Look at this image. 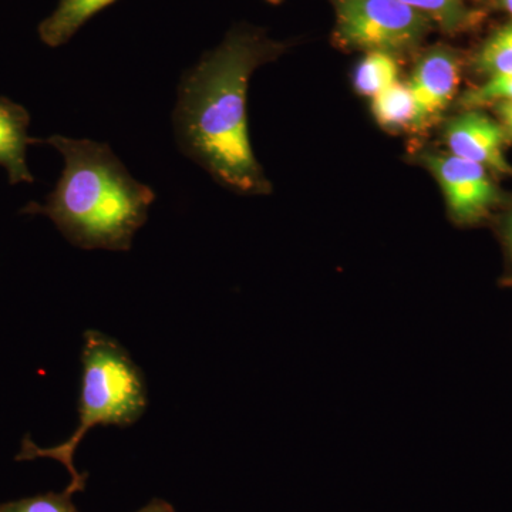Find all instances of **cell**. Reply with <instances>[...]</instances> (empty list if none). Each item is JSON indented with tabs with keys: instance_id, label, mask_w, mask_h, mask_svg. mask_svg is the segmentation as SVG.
<instances>
[{
	"instance_id": "1",
	"label": "cell",
	"mask_w": 512,
	"mask_h": 512,
	"mask_svg": "<svg viewBox=\"0 0 512 512\" xmlns=\"http://www.w3.org/2000/svg\"><path fill=\"white\" fill-rule=\"evenodd\" d=\"M285 49L261 29L237 26L185 72L178 87V147L217 183L241 194L271 191L249 140L247 94L252 73Z\"/></svg>"
},
{
	"instance_id": "2",
	"label": "cell",
	"mask_w": 512,
	"mask_h": 512,
	"mask_svg": "<svg viewBox=\"0 0 512 512\" xmlns=\"http://www.w3.org/2000/svg\"><path fill=\"white\" fill-rule=\"evenodd\" d=\"M42 143L62 154L63 173L45 204L29 202L23 214L45 215L74 247L130 251L156 192L131 177L107 144L60 134Z\"/></svg>"
},
{
	"instance_id": "3",
	"label": "cell",
	"mask_w": 512,
	"mask_h": 512,
	"mask_svg": "<svg viewBox=\"0 0 512 512\" xmlns=\"http://www.w3.org/2000/svg\"><path fill=\"white\" fill-rule=\"evenodd\" d=\"M83 380L79 400V427L56 447L42 448L26 436L16 460L46 457L69 470L70 494L83 491L87 474L74 468L73 456L87 431L96 426L128 427L140 420L148 406L143 372L116 339L99 330H86L82 352Z\"/></svg>"
},
{
	"instance_id": "4",
	"label": "cell",
	"mask_w": 512,
	"mask_h": 512,
	"mask_svg": "<svg viewBox=\"0 0 512 512\" xmlns=\"http://www.w3.org/2000/svg\"><path fill=\"white\" fill-rule=\"evenodd\" d=\"M333 8L336 42L366 53L413 52L434 26L400 0H333Z\"/></svg>"
},
{
	"instance_id": "5",
	"label": "cell",
	"mask_w": 512,
	"mask_h": 512,
	"mask_svg": "<svg viewBox=\"0 0 512 512\" xmlns=\"http://www.w3.org/2000/svg\"><path fill=\"white\" fill-rule=\"evenodd\" d=\"M423 163L439 181L454 220L471 224L483 220L503 201L487 168L453 154H424Z\"/></svg>"
},
{
	"instance_id": "6",
	"label": "cell",
	"mask_w": 512,
	"mask_h": 512,
	"mask_svg": "<svg viewBox=\"0 0 512 512\" xmlns=\"http://www.w3.org/2000/svg\"><path fill=\"white\" fill-rule=\"evenodd\" d=\"M460 79L461 63L454 50L437 46L420 57L409 83L416 104L414 128L423 130L439 119L456 96Z\"/></svg>"
},
{
	"instance_id": "7",
	"label": "cell",
	"mask_w": 512,
	"mask_h": 512,
	"mask_svg": "<svg viewBox=\"0 0 512 512\" xmlns=\"http://www.w3.org/2000/svg\"><path fill=\"white\" fill-rule=\"evenodd\" d=\"M444 137L453 156L473 161L497 173H512L504 154L508 138L504 127L480 110H467L448 121Z\"/></svg>"
},
{
	"instance_id": "8",
	"label": "cell",
	"mask_w": 512,
	"mask_h": 512,
	"mask_svg": "<svg viewBox=\"0 0 512 512\" xmlns=\"http://www.w3.org/2000/svg\"><path fill=\"white\" fill-rule=\"evenodd\" d=\"M29 126V111L22 104L0 96V165L12 185L35 183L26 158L30 144L42 140L29 137Z\"/></svg>"
},
{
	"instance_id": "9",
	"label": "cell",
	"mask_w": 512,
	"mask_h": 512,
	"mask_svg": "<svg viewBox=\"0 0 512 512\" xmlns=\"http://www.w3.org/2000/svg\"><path fill=\"white\" fill-rule=\"evenodd\" d=\"M114 2L116 0H59L55 10L37 28L40 40L53 49L66 45L90 19Z\"/></svg>"
},
{
	"instance_id": "10",
	"label": "cell",
	"mask_w": 512,
	"mask_h": 512,
	"mask_svg": "<svg viewBox=\"0 0 512 512\" xmlns=\"http://www.w3.org/2000/svg\"><path fill=\"white\" fill-rule=\"evenodd\" d=\"M373 114L380 126L389 130L413 127L416 117L412 90L409 84L394 83L373 97Z\"/></svg>"
},
{
	"instance_id": "11",
	"label": "cell",
	"mask_w": 512,
	"mask_h": 512,
	"mask_svg": "<svg viewBox=\"0 0 512 512\" xmlns=\"http://www.w3.org/2000/svg\"><path fill=\"white\" fill-rule=\"evenodd\" d=\"M399 82V64L396 57L383 52H370L360 60L353 84L360 94L375 97L387 87Z\"/></svg>"
},
{
	"instance_id": "12",
	"label": "cell",
	"mask_w": 512,
	"mask_h": 512,
	"mask_svg": "<svg viewBox=\"0 0 512 512\" xmlns=\"http://www.w3.org/2000/svg\"><path fill=\"white\" fill-rule=\"evenodd\" d=\"M400 2L426 16L443 32H461L474 22V12L468 8L467 0H400Z\"/></svg>"
},
{
	"instance_id": "13",
	"label": "cell",
	"mask_w": 512,
	"mask_h": 512,
	"mask_svg": "<svg viewBox=\"0 0 512 512\" xmlns=\"http://www.w3.org/2000/svg\"><path fill=\"white\" fill-rule=\"evenodd\" d=\"M477 72L491 77L512 74V22L501 26L488 36L474 57Z\"/></svg>"
},
{
	"instance_id": "14",
	"label": "cell",
	"mask_w": 512,
	"mask_h": 512,
	"mask_svg": "<svg viewBox=\"0 0 512 512\" xmlns=\"http://www.w3.org/2000/svg\"><path fill=\"white\" fill-rule=\"evenodd\" d=\"M510 100H512V74L511 76L491 77V79L485 80L480 86L468 90L461 97L460 103L467 110H471Z\"/></svg>"
},
{
	"instance_id": "15",
	"label": "cell",
	"mask_w": 512,
	"mask_h": 512,
	"mask_svg": "<svg viewBox=\"0 0 512 512\" xmlns=\"http://www.w3.org/2000/svg\"><path fill=\"white\" fill-rule=\"evenodd\" d=\"M0 512H79V510L74 507L72 494L64 490L60 494L47 493L0 504Z\"/></svg>"
},
{
	"instance_id": "16",
	"label": "cell",
	"mask_w": 512,
	"mask_h": 512,
	"mask_svg": "<svg viewBox=\"0 0 512 512\" xmlns=\"http://www.w3.org/2000/svg\"><path fill=\"white\" fill-rule=\"evenodd\" d=\"M498 116L503 121V127L508 138H512V100L495 104Z\"/></svg>"
},
{
	"instance_id": "17",
	"label": "cell",
	"mask_w": 512,
	"mask_h": 512,
	"mask_svg": "<svg viewBox=\"0 0 512 512\" xmlns=\"http://www.w3.org/2000/svg\"><path fill=\"white\" fill-rule=\"evenodd\" d=\"M137 512H175L173 505L168 504L167 501L164 500H156L148 503L146 507L141 508Z\"/></svg>"
},
{
	"instance_id": "18",
	"label": "cell",
	"mask_w": 512,
	"mask_h": 512,
	"mask_svg": "<svg viewBox=\"0 0 512 512\" xmlns=\"http://www.w3.org/2000/svg\"><path fill=\"white\" fill-rule=\"evenodd\" d=\"M505 244H507L508 252H510L512 258V214L508 218L507 225H505Z\"/></svg>"
},
{
	"instance_id": "19",
	"label": "cell",
	"mask_w": 512,
	"mask_h": 512,
	"mask_svg": "<svg viewBox=\"0 0 512 512\" xmlns=\"http://www.w3.org/2000/svg\"><path fill=\"white\" fill-rule=\"evenodd\" d=\"M498 3L512 18V0H498Z\"/></svg>"
},
{
	"instance_id": "20",
	"label": "cell",
	"mask_w": 512,
	"mask_h": 512,
	"mask_svg": "<svg viewBox=\"0 0 512 512\" xmlns=\"http://www.w3.org/2000/svg\"><path fill=\"white\" fill-rule=\"evenodd\" d=\"M269 2H271V3H278V2H281V0H269Z\"/></svg>"
}]
</instances>
